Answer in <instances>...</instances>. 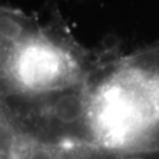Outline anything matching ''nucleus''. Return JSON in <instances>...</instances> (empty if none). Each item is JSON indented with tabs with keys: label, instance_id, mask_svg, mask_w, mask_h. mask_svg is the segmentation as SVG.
<instances>
[{
	"label": "nucleus",
	"instance_id": "4",
	"mask_svg": "<svg viewBox=\"0 0 159 159\" xmlns=\"http://www.w3.org/2000/svg\"><path fill=\"white\" fill-rule=\"evenodd\" d=\"M12 159H134L93 143H40L18 139Z\"/></svg>",
	"mask_w": 159,
	"mask_h": 159
},
{
	"label": "nucleus",
	"instance_id": "2",
	"mask_svg": "<svg viewBox=\"0 0 159 159\" xmlns=\"http://www.w3.org/2000/svg\"><path fill=\"white\" fill-rule=\"evenodd\" d=\"M116 52L85 48L56 13L34 38L10 52L13 93L46 94L89 85Z\"/></svg>",
	"mask_w": 159,
	"mask_h": 159
},
{
	"label": "nucleus",
	"instance_id": "1",
	"mask_svg": "<svg viewBox=\"0 0 159 159\" xmlns=\"http://www.w3.org/2000/svg\"><path fill=\"white\" fill-rule=\"evenodd\" d=\"M96 144L134 159L159 153V43L118 52L91 84Z\"/></svg>",
	"mask_w": 159,
	"mask_h": 159
},
{
	"label": "nucleus",
	"instance_id": "5",
	"mask_svg": "<svg viewBox=\"0 0 159 159\" xmlns=\"http://www.w3.org/2000/svg\"><path fill=\"white\" fill-rule=\"evenodd\" d=\"M43 25L34 17L8 6L0 5V43L13 51L34 38Z\"/></svg>",
	"mask_w": 159,
	"mask_h": 159
},
{
	"label": "nucleus",
	"instance_id": "3",
	"mask_svg": "<svg viewBox=\"0 0 159 159\" xmlns=\"http://www.w3.org/2000/svg\"><path fill=\"white\" fill-rule=\"evenodd\" d=\"M91 84L46 94L14 92L0 102V114L18 139L96 144L90 119Z\"/></svg>",
	"mask_w": 159,
	"mask_h": 159
},
{
	"label": "nucleus",
	"instance_id": "6",
	"mask_svg": "<svg viewBox=\"0 0 159 159\" xmlns=\"http://www.w3.org/2000/svg\"><path fill=\"white\" fill-rule=\"evenodd\" d=\"M10 52L0 43V102L6 96L13 93L10 75H8V59Z\"/></svg>",
	"mask_w": 159,
	"mask_h": 159
},
{
	"label": "nucleus",
	"instance_id": "7",
	"mask_svg": "<svg viewBox=\"0 0 159 159\" xmlns=\"http://www.w3.org/2000/svg\"><path fill=\"white\" fill-rule=\"evenodd\" d=\"M0 159H12L10 154H7L6 152H2L0 151Z\"/></svg>",
	"mask_w": 159,
	"mask_h": 159
}]
</instances>
